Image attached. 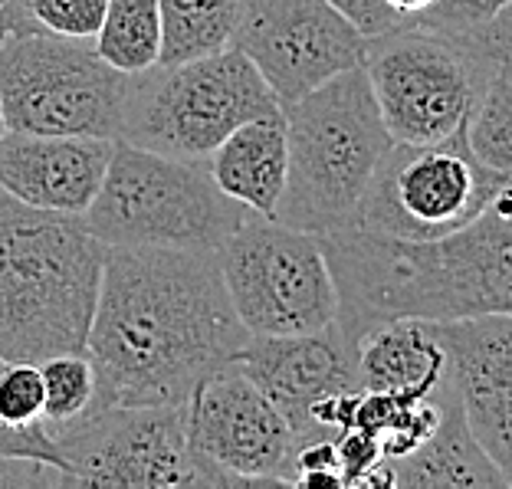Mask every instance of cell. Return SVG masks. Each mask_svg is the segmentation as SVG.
<instances>
[{"instance_id":"cell-1","label":"cell","mask_w":512,"mask_h":489,"mask_svg":"<svg viewBox=\"0 0 512 489\" xmlns=\"http://www.w3.org/2000/svg\"><path fill=\"white\" fill-rule=\"evenodd\" d=\"M247 339L217 250L106 247L86 335L89 407L184 404Z\"/></svg>"},{"instance_id":"cell-2","label":"cell","mask_w":512,"mask_h":489,"mask_svg":"<svg viewBox=\"0 0 512 489\" xmlns=\"http://www.w3.org/2000/svg\"><path fill=\"white\" fill-rule=\"evenodd\" d=\"M512 191L463 230L437 240H401L365 227L316 234L339 293L348 339L378 322H453L512 312Z\"/></svg>"},{"instance_id":"cell-3","label":"cell","mask_w":512,"mask_h":489,"mask_svg":"<svg viewBox=\"0 0 512 489\" xmlns=\"http://www.w3.org/2000/svg\"><path fill=\"white\" fill-rule=\"evenodd\" d=\"M106 247L73 214L37 211L0 188V358L86 352Z\"/></svg>"},{"instance_id":"cell-4","label":"cell","mask_w":512,"mask_h":489,"mask_svg":"<svg viewBox=\"0 0 512 489\" xmlns=\"http://www.w3.org/2000/svg\"><path fill=\"white\" fill-rule=\"evenodd\" d=\"M279 109L286 122V188L273 220L306 234L355 227L368 184L394 145L365 69H345Z\"/></svg>"},{"instance_id":"cell-5","label":"cell","mask_w":512,"mask_h":489,"mask_svg":"<svg viewBox=\"0 0 512 489\" xmlns=\"http://www.w3.org/2000/svg\"><path fill=\"white\" fill-rule=\"evenodd\" d=\"M512 60V14L476 33H440L401 20L365 40L362 69L394 142L427 145L457 135L473 96L499 63Z\"/></svg>"},{"instance_id":"cell-6","label":"cell","mask_w":512,"mask_h":489,"mask_svg":"<svg viewBox=\"0 0 512 489\" xmlns=\"http://www.w3.org/2000/svg\"><path fill=\"white\" fill-rule=\"evenodd\" d=\"M247 207L217 188L207 165L115 138L96 197L79 220L102 247L217 250Z\"/></svg>"},{"instance_id":"cell-7","label":"cell","mask_w":512,"mask_h":489,"mask_svg":"<svg viewBox=\"0 0 512 489\" xmlns=\"http://www.w3.org/2000/svg\"><path fill=\"white\" fill-rule=\"evenodd\" d=\"M10 10L0 40V115L7 132L119 138L132 76L109 66L92 40L63 37Z\"/></svg>"},{"instance_id":"cell-8","label":"cell","mask_w":512,"mask_h":489,"mask_svg":"<svg viewBox=\"0 0 512 489\" xmlns=\"http://www.w3.org/2000/svg\"><path fill=\"white\" fill-rule=\"evenodd\" d=\"M273 112H279V102L260 69L227 46L188 63L135 73L119 138L158 155L207 165L237 125Z\"/></svg>"},{"instance_id":"cell-9","label":"cell","mask_w":512,"mask_h":489,"mask_svg":"<svg viewBox=\"0 0 512 489\" xmlns=\"http://www.w3.org/2000/svg\"><path fill=\"white\" fill-rule=\"evenodd\" d=\"M217 263L250 335H306L339 319V293L316 234L247 211L217 247Z\"/></svg>"},{"instance_id":"cell-10","label":"cell","mask_w":512,"mask_h":489,"mask_svg":"<svg viewBox=\"0 0 512 489\" xmlns=\"http://www.w3.org/2000/svg\"><path fill=\"white\" fill-rule=\"evenodd\" d=\"M503 191H509V174L480 165L463 128L444 142H394L368 184L355 227L401 240H437L463 230Z\"/></svg>"},{"instance_id":"cell-11","label":"cell","mask_w":512,"mask_h":489,"mask_svg":"<svg viewBox=\"0 0 512 489\" xmlns=\"http://www.w3.org/2000/svg\"><path fill=\"white\" fill-rule=\"evenodd\" d=\"M46 427L76 486H211L188 444L184 404L86 407Z\"/></svg>"},{"instance_id":"cell-12","label":"cell","mask_w":512,"mask_h":489,"mask_svg":"<svg viewBox=\"0 0 512 489\" xmlns=\"http://www.w3.org/2000/svg\"><path fill=\"white\" fill-rule=\"evenodd\" d=\"M184 414L188 444L211 486H293V427L237 362L220 365L197 384Z\"/></svg>"},{"instance_id":"cell-13","label":"cell","mask_w":512,"mask_h":489,"mask_svg":"<svg viewBox=\"0 0 512 489\" xmlns=\"http://www.w3.org/2000/svg\"><path fill=\"white\" fill-rule=\"evenodd\" d=\"M365 33L329 0H240L230 46L260 69L279 106L362 66Z\"/></svg>"},{"instance_id":"cell-14","label":"cell","mask_w":512,"mask_h":489,"mask_svg":"<svg viewBox=\"0 0 512 489\" xmlns=\"http://www.w3.org/2000/svg\"><path fill=\"white\" fill-rule=\"evenodd\" d=\"M237 365L289 421L296 444L309 440V411L319 401L362 391L355 345L339 319L306 335H250Z\"/></svg>"},{"instance_id":"cell-15","label":"cell","mask_w":512,"mask_h":489,"mask_svg":"<svg viewBox=\"0 0 512 489\" xmlns=\"http://www.w3.org/2000/svg\"><path fill=\"white\" fill-rule=\"evenodd\" d=\"M447 378L473 440L512 480V319L509 312L437 322Z\"/></svg>"},{"instance_id":"cell-16","label":"cell","mask_w":512,"mask_h":489,"mask_svg":"<svg viewBox=\"0 0 512 489\" xmlns=\"http://www.w3.org/2000/svg\"><path fill=\"white\" fill-rule=\"evenodd\" d=\"M112 145V138L4 132L0 188L37 211L79 217L106 178Z\"/></svg>"},{"instance_id":"cell-17","label":"cell","mask_w":512,"mask_h":489,"mask_svg":"<svg viewBox=\"0 0 512 489\" xmlns=\"http://www.w3.org/2000/svg\"><path fill=\"white\" fill-rule=\"evenodd\" d=\"M355 368L362 391L430 394L447 378V352L437 322L391 319L355 335Z\"/></svg>"},{"instance_id":"cell-18","label":"cell","mask_w":512,"mask_h":489,"mask_svg":"<svg viewBox=\"0 0 512 489\" xmlns=\"http://www.w3.org/2000/svg\"><path fill=\"white\" fill-rule=\"evenodd\" d=\"M207 174L247 211L276 217L286 188V122L283 109L237 125L207 158Z\"/></svg>"},{"instance_id":"cell-19","label":"cell","mask_w":512,"mask_h":489,"mask_svg":"<svg viewBox=\"0 0 512 489\" xmlns=\"http://www.w3.org/2000/svg\"><path fill=\"white\" fill-rule=\"evenodd\" d=\"M394 486L404 489H509L512 480L476 444L457 394H447L444 414L421 447L388 463Z\"/></svg>"},{"instance_id":"cell-20","label":"cell","mask_w":512,"mask_h":489,"mask_svg":"<svg viewBox=\"0 0 512 489\" xmlns=\"http://www.w3.org/2000/svg\"><path fill=\"white\" fill-rule=\"evenodd\" d=\"M158 14V66H174L227 50L237 30L240 0H158Z\"/></svg>"},{"instance_id":"cell-21","label":"cell","mask_w":512,"mask_h":489,"mask_svg":"<svg viewBox=\"0 0 512 489\" xmlns=\"http://www.w3.org/2000/svg\"><path fill=\"white\" fill-rule=\"evenodd\" d=\"M96 53L109 66L135 76L158 66L161 53V14L158 0H106L96 30Z\"/></svg>"},{"instance_id":"cell-22","label":"cell","mask_w":512,"mask_h":489,"mask_svg":"<svg viewBox=\"0 0 512 489\" xmlns=\"http://www.w3.org/2000/svg\"><path fill=\"white\" fill-rule=\"evenodd\" d=\"M463 138L480 165L512 174V60L499 63L473 96Z\"/></svg>"},{"instance_id":"cell-23","label":"cell","mask_w":512,"mask_h":489,"mask_svg":"<svg viewBox=\"0 0 512 489\" xmlns=\"http://www.w3.org/2000/svg\"><path fill=\"white\" fill-rule=\"evenodd\" d=\"M43 375V421L60 424L79 417L92 404L96 375L86 352H63L40 362Z\"/></svg>"},{"instance_id":"cell-24","label":"cell","mask_w":512,"mask_h":489,"mask_svg":"<svg viewBox=\"0 0 512 489\" xmlns=\"http://www.w3.org/2000/svg\"><path fill=\"white\" fill-rule=\"evenodd\" d=\"M23 20L63 37L92 40L102 23L106 0H7Z\"/></svg>"},{"instance_id":"cell-25","label":"cell","mask_w":512,"mask_h":489,"mask_svg":"<svg viewBox=\"0 0 512 489\" xmlns=\"http://www.w3.org/2000/svg\"><path fill=\"white\" fill-rule=\"evenodd\" d=\"M0 421L10 427L43 421V375L37 362H4L0 368Z\"/></svg>"},{"instance_id":"cell-26","label":"cell","mask_w":512,"mask_h":489,"mask_svg":"<svg viewBox=\"0 0 512 489\" xmlns=\"http://www.w3.org/2000/svg\"><path fill=\"white\" fill-rule=\"evenodd\" d=\"M512 0H430V4L414 17H401L411 23H421V27L440 30V33H476L483 30L486 23H493L499 14H506Z\"/></svg>"},{"instance_id":"cell-27","label":"cell","mask_w":512,"mask_h":489,"mask_svg":"<svg viewBox=\"0 0 512 489\" xmlns=\"http://www.w3.org/2000/svg\"><path fill=\"white\" fill-rule=\"evenodd\" d=\"M0 368H4V358H0ZM0 457H30L60 467V450H56V440L46 421L30 427H10L0 421Z\"/></svg>"},{"instance_id":"cell-28","label":"cell","mask_w":512,"mask_h":489,"mask_svg":"<svg viewBox=\"0 0 512 489\" xmlns=\"http://www.w3.org/2000/svg\"><path fill=\"white\" fill-rule=\"evenodd\" d=\"M40 486H76L60 467L30 457H0V489H40Z\"/></svg>"},{"instance_id":"cell-29","label":"cell","mask_w":512,"mask_h":489,"mask_svg":"<svg viewBox=\"0 0 512 489\" xmlns=\"http://www.w3.org/2000/svg\"><path fill=\"white\" fill-rule=\"evenodd\" d=\"M335 10H342V14L355 23L358 30L365 33V37H378V33L398 27L401 17L394 14V10L384 4V0H329Z\"/></svg>"},{"instance_id":"cell-30","label":"cell","mask_w":512,"mask_h":489,"mask_svg":"<svg viewBox=\"0 0 512 489\" xmlns=\"http://www.w3.org/2000/svg\"><path fill=\"white\" fill-rule=\"evenodd\" d=\"M384 4H388L398 17H414V14H421L430 0H384Z\"/></svg>"},{"instance_id":"cell-31","label":"cell","mask_w":512,"mask_h":489,"mask_svg":"<svg viewBox=\"0 0 512 489\" xmlns=\"http://www.w3.org/2000/svg\"><path fill=\"white\" fill-rule=\"evenodd\" d=\"M7 30H10V10H7V4H0V40H4Z\"/></svg>"},{"instance_id":"cell-32","label":"cell","mask_w":512,"mask_h":489,"mask_svg":"<svg viewBox=\"0 0 512 489\" xmlns=\"http://www.w3.org/2000/svg\"><path fill=\"white\" fill-rule=\"evenodd\" d=\"M4 132H7V125H4V115H0V138H4Z\"/></svg>"},{"instance_id":"cell-33","label":"cell","mask_w":512,"mask_h":489,"mask_svg":"<svg viewBox=\"0 0 512 489\" xmlns=\"http://www.w3.org/2000/svg\"><path fill=\"white\" fill-rule=\"evenodd\" d=\"M0 4H7V0H0Z\"/></svg>"}]
</instances>
